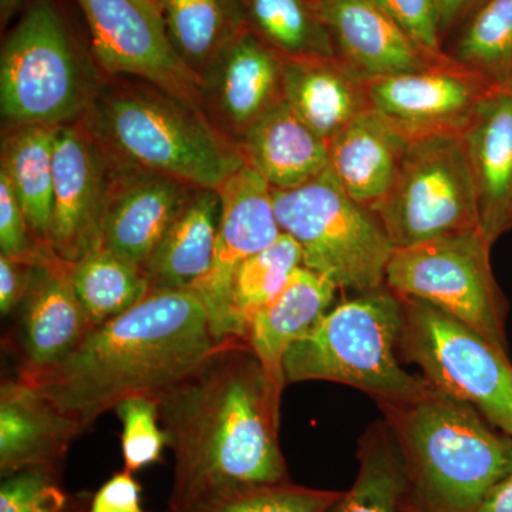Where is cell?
Returning <instances> with one entry per match:
<instances>
[{
    "instance_id": "obj_1",
    "label": "cell",
    "mask_w": 512,
    "mask_h": 512,
    "mask_svg": "<svg viewBox=\"0 0 512 512\" xmlns=\"http://www.w3.org/2000/svg\"><path fill=\"white\" fill-rule=\"evenodd\" d=\"M284 387L245 340L231 338L157 397L174 454L167 511L215 495L288 483L278 436Z\"/></svg>"
},
{
    "instance_id": "obj_2",
    "label": "cell",
    "mask_w": 512,
    "mask_h": 512,
    "mask_svg": "<svg viewBox=\"0 0 512 512\" xmlns=\"http://www.w3.org/2000/svg\"><path fill=\"white\" fill-rule=\"evenodd\" d=\"M222 342L191 289L153 291L123 315L90 330L62 362L18 377L84 431L130 397L157 399Z\"/></svg>"
},
{
    "instance_id": "obj_3",
    "label": "cell",
    "mask_w": 512,
    "mask_h": 512,
    "mask_svg": "<svg viewBox=\"0 0 512 512\" xmlns=\"http://www.w3.org/2000/svg\"><path fill=\"white\" fill-rule=\"evenodd\" d=\"M409 477L413 512H477L512 471V439L470 404L430 386L403 402H379Z\"/></svg>"
},
{
    "instance_id": "obj_4",
    "label": "cell",
    "mask_w": 512,
    "mask_h": 512,
    "mask_svg": "<svg viewBox=\"0 0 512 512\" xmlns=\"http://www.w3.org/2000/svg\"><path fill=\"white\" fill-rule=\"evenodd\" d=\"M80 120L116 163L202 190H220L245 165L202 111L143 80L100 84Z\"/></svg>"
},
{
    "instance_id": "obj_5",
    "label": "cell",
    "mask_w": 512,
    "mask_h": 512,
    "mask_svg": "<svg viewBox=\"0 0 512 512\" xmlns=\"http://www.w3.org/2000/svg\"><path fill=\"white\" fill-rule=\"evenodd\" d=\"M403 329L402 299L386 285L329 309L284 357L285 383L348 384L377 402H403L429 389L396 359Z\"/></svg>"
},
{
    "instance_id": "obj_6",
    "label": "cell",
    "mask_w": 512,
    "mask_h": 512,
    "mask_svg": "<svg viewBox=\"0 0 512 512\" xmlns=\"http://www.w3.org/2000/svg\"><path fill=\"white\" fill-rule=\"evenodd\" d=\"M99 87L55 3L33 0L0 55L6 126L59 127L83 119Z\"/></svg>"
},
{
    "instance_id": "obj_7",
    "label": "cell",
    "mask_w": 512,
    "mask_h": 512,
    "mask_svg": "<svg viewBox=\"0 0 512 512\" xmlns=\"http://www.w3.org/2000/svg\"><path fill=\"white\" fill-rule=\"evenodd\" d=\"M276 220L305 268L357 293L386 285L394 247L375 212L346 194L332 170L291 190H272Z\"/></svg>"
},
{
    "instance_id": "obj_8",
    "label": "cell",
    "mask_w": 512,
    "mask_h": 512,
    "mask_svg": "<svg viewBox=\"0 0 512 512\" xmlns=\"http://www.w3.org/2000/svg\"><path fill=\"white\" fill-rule=\"evenodd\" d=\"M402 299L400 349L434 389L470 404L512 436V365L507 352L460 320L416 298Z\"/></svg>"
},
{
    "instance_id": "obj_9",
    "label": "cell",
    "mask_w": 512,
    "mask_h": 512,
    "mask_svg": "<svg viewBox=\"0 0 512 512\" xmlns=\"http://www.w3.org/2000/svg\"><path fill=\"white\" fill-rule=\"evenodd\" d=\"M491 247L481 229H473L394 248L386 286L430 303L507 352L504 299L491 269Z\"/></svg>"
},
{
    "instance_id": "obj_10",
    "label": "cell",
    "mask_w": 512,
    "mask_h": 512,
    "mask_svg": "<svg viewBox=\"0 0 512 512\" xmlns=\"http://www.w3.org/2000/svg\"><path fill=\"white\" fill-rule=\"evenodd\" d=\"M372 211L394 248L480 229L460 134L410 140L392 188Z\"/></svg>"
},
{
    "instance_id": "obj_11",
    "label": "cell",
    "mask_w": 512,
    "mask_h": 512,
    "mask_svg": "<svg viewBox=\"0 0 512 512\" xmlns=\"http://www.w3.org/2000/svg\"><path fill=\"white\" fill-rule=\"evenodd\" d=\"M94 57L113 77H133L202 111L201 82L175 53L160 9L151 0H76Z\"/></svg>"
},
{
    "instance_id": "obj_12",
    "label": "cell",
    "mask_w": 512,
    "mask_h": 512,
    "mask_svg": "<svg viewBox=\"0 0 512 512\" xmlns=\"http://www.w3.org/2000/svg\"><path fill=\"white\" fill-rule=\"evenodd\" d=\"M114 160L82 120L57 127L50 247L74 264L101 247Z\"/></svg>"
},
{
    "instance_id": "obj_13",
    "label": "cell",
    "mask_w": 512,
    "mask_h": 512,
    "mask_svg": "<svg viewBox=\"0 0 512 512\" xmlns=\"http://www.w3.org/2000/svg\"><path fill=\"white\" fill-rule=\"evenodd\" d=\"M494 90L493 84L451 59L420 72L366 80L370 109L409 140L463 133Z\"/></svg>"
},
{
    "instance_id": "obj_14",
    "label": "cell",
    "mask_w": 512,
    "mask_h": 512,
    "mask_svg": "<svg viewBox=\"0 0 512 512\" xmlns=\"http://www.w3.org/2000/svg\"><path fill=\"white\" fill-rule=\"evenodd\" d=\"M221 218L214 259L208 274L192 286L218 340L231 339L229 295L241 265L271 247L281 237L272 188L247 164L231 175L220 190Z\"/></svg>"
},
{
    "instance_id": "obj_15",
    "label": "cell",
    "mask_w": 512,
    "mask_h": 512,
    "mask_svg": "<svg viewBox=\"0 0 512 512\" xmlns=\"http://www.w3.org/2000/svg\"><path fill=\"white\" fill-rule=\"evenodd\" d=\"M202 113L239 146L245 134L284 100V59L242 30L201 79Z\"/></svg>"
},
{
    "instance_id": "obj_16",
    "label": "cell",
    "mask_w": 512,
    "mask_h": 512,
    "mask_svg": "<svg viewBox=\"0 0 512 512\" xmlns=\"http://www.w3.org/2000/svg\"><path fill=\"white\" fill-rule=\"evenodd\" d=\"M198 188L114 161L101 247L143 266Z\"/></svg>"
},
{
    "instance_id": "obj_17",
    "label": "cell",
    "mask_w": 512,
    "mask_h": 512,
    "mask_svg": "<svg viewBox=\"0 0 512 512\" xmlns=\"http://www.w3.org/2000/svg\"><path fill=\"white\" fill-rule=\"evenodd\" d=\"M336 57L365 80L448 62L421 49L377 0H313Z\"/></svg>"
},
{
    "instance_id": "obj_18",
    "label": "cell",
    "mask_w": 512,
    "mask_h": 512,
    "mask_svg": "<svg viewBox=\"0 0 512 512\" xmlns=\"http://www.w3.org/2000/svg\"><path fill=\"white\" fill-rule=\"evenodd\" d=\"M18 373L37 372L66 359L92 330L70 279V264L57 258L36 266L18 308Z\"/></svg>"
},
{
    "instance_id": "obj_19",
    "label": "cell",
    "mask_w": 512,
    "mask_h": 512,
    "mask_svg": "<svg viewBox=\"0 0 512 512\" xmlns=\"http://www.w3.org/2000/svg\"><path fill=\"white\" fill-rule=\"evenodd\" d=\"M460 136L480 229L493 245L512 229V90H494L485 97Z\"/></svg>"
},
{
    "instance_id": "obj_20",
    "label": "cell",
    "mask_w": 512,
    "mask_h": 512,
    "mask_svg": "<svg viewBox=\"0 0 512 512\" xmlns=\"http://www.w3.org/2000/svg\"><path fill=\"white\" fill-rule=\"evenodd\" d=\"M83 433L32 384L16 377L0 387V471L3 477L30 468L59 473L70 444Z\"/></svg>"
},
{
    "instance_id": "obj_21",
    "label": "cell",
    "mask_w": 512,
    "mask_h": 512,
    "mask_svg": "<svg viewBox=\"0 0 512 512\" xmlns=\"http://www.w3.org/2000/svg\"><path fill=\"white\" fill-rule=\"evenodd\" d=\"M409 143L370 109L329 141V167L349 197L373 210L392 188Z\"/></svg>"
},
{
    "instance_id": "obj_22",
    "label": "cell",
    "mask_w": 512,
    "mask_h": 512,
    "mask_svg": "<svg viewBox=\"0 0 512 512\" xmlns=\"http://www.w3.org/2000/svg\"><path fill=\"white\" fill-rule=\"evenodd\" d=\"M284 100L326 143L370 110L366 80L338 57L284 59Z\"/></svg>"
},
{
    "instance_id": "obj_23",
    "label": "cell",
    "mask_w": 512,
    "mask_h": 512,
    "mask_svg": "<svg viewBox=\"0 0 512 512\" xmlns=\"http://www.w3.org/2000/svg\"><path fill=\"white\" fill-rule=\"evenodd\" d=\"M245 164L272 190H291L329 168L328 143L282 101L245 134L238 146Z\"/></svg>"
},
{
    "instance_id": "obj_24",
    "label": "cell",
    "mask_w": 512,
    "mask_h": 512,
    "mask_svg": "<svg viewBox=\"0 0 512 512\" xmlns=\"http://www.w3.org/2000/svg\"><path fill=\"white\" fill-rule=\"evenodd\" d=\"M336 291L338 288L325 276L301 266L284 291L251 320L245 343L275 382L286 386V352L329 311Z\"/></svg>"
},
{
    "instance_id": "obj_25",
    "label": "cell",
    "mask_w": 512,
    "mask_h": 512,
    "mask_svg": "<svg viewBox=\"0 0 512 512\" xmlns=\"http://www.w3.org/2000/svg\"><path fill=\"white\" fill-rule=\"evenodd\" d=\"M220 218V192L198 188L144 265L150 292L190 289L208 274Z\"/></svg>"
},
{
    "instance_id": "obj_26",
    "label": "cell",
    "mask_w": 512,
    "mask_h": 512,
    "mask_svg": "<svg viewBox=\"0 0 512 512\" xmlns=\"http://www.w3.org/2000/svg\"><path fill=\"white\" fill-rule=\"evenodd\" d=\"M57 127H8L2 137L0 174L15 192L32 231L50 245L55 190Z\"/></svg>"
},
{
    "instance_id": "obj_27",
    "label": "cell",
    "mask_w": 512,
    "mask_h": 512,
    "mask_svg": "<svg viewBox=\"0 0 512 512\" xmlns=\"http://www.w3.org/2000/svg\"><path fill=\"white\" fill-rule=\"evenodd\" d=\"M161 15L175 53L200 82L244 30L238 0H164Z\"/></svg>"
},
{
    "instance_id": "obj_28",
    "label": "cell",
    "mask_w": 512,
    "mask_h": 512,
    "mask_svg": "<svg viewBox=\"0 0 512 512\" xmlns=\"http://www.w3.org/2000/svg\"><path fill=\"white\" fill-rule=\"evenodd\" d=\"M244 30L282 59L336 57L313 0H238Z\"/></svg>"
},
{
    "instance_id": "obj_29",
    "label": "cell",
    "mask_w": 512,
    "mask_h": 512,
    "mask_svg": "<svg viewBox=\"0 0 512 512\" xmlns=\"http://www.w3.org/2000/svg\"><path fill=\"white\" fill-rule=\"evenodd\" d=\"M70 279L93 329L123 315L150 293L143 266L104 247L70 264Z\"/></svg>"
},
{
    "instance_id": "obj_30",
    "label": "cell",
    "mask_w": 512,
    "mask_h": 512,
    "mask_svg": "<svg viewBox=\"0 0 512 512\" xmlns=\"http://www.w3.org/2000/svg\"><path fill=\"white\" fill-rule=\"evenodd\" d=\"M444 50L458 66L497 89L512 90V0H481Z\"/></svg>"
},
{
    "instance_id": "obj_31",
    "label": "cell",
    "mask_w": 512,
    "mask_h": 512,
    "mask_svg": "<svg viewBox=\"0 0 512 512\" xmlns=\"http://www.w3.org/2000/svg\"><path fill=\"white\" fill-rule=\"evenodd\" d=\"M359 461L355 484L329 512H400L409 477L402 451L387 424L366 434Z\"/></svg>"
},
{
    "instance_id": "obj_32",
    "label": "cell",
    "mask_w": 512,
    "mask_h": 512,
    "mask_svg": "<svg viewBox=\"0 0 512 512\" xmlns=\"http://www.w3.org/2000/svg\"><path fill=\"white\" fill-rule=\"evenodd\" d=\"M303 266L302 252L295 239L282 232L271 247L245 261L232 281L229 295L231 338L245 339L256 313L284 291L296 269Z\"/></svg>"
},
{
    "instance_id": "obj_33",
    "label": "cell",
    "mask_w": 512,
    "mask_h": 512,
    "mask_svg": "<svg viewBox=\"0 0 512 512\" xmlns=\"http://www.w3.org/2000/svg\"><path fill=\"white\" fill-rule=\"evenodd\" d=\"M343 494L313 490L288 481L215 495L181 510L167 512H329Z\"/></svg>"
},
{
    "instance_id": "obj_34",
    "label": "cell",
    "mask_w": 512,
    "mask_h": 512,
    "mask_svg": "<svg viewBox=\"0 0 512 512\" xmlns=\"http://www.w3.org/2000/svg\"><path fill=\"white\" fill-rule=\"evenodd\" d=\"M114 410L123 423L124 470L134 474L160 461L168 437L161 427L156 397H130Z\"/></svg>"
},
{
    "instance_id": "obj_35",
    "label": "cell",
    "mask_w": 512,
    "mask_h": 512,
    "mask_svg": "<svg viewBox=\"0 0 512 512\" xmlns=\"http://www.w3.org/2000/svg\"><path fill=\"white\" fill-rule=\"evenodd\" d=\"M0 255L40 266L59 258L52 247L40 241L30 228L15 192L0 174Z\"/></svg>"
},
{
    "instance_id": "obj_36",
    "label": "cell",
    "mask_w": 512,
    "mask_h": 512,
    "mask_svg": "<svg viewBox=\"0 0 512 512\" xmlns=\"http://www.w3.org/2000/svg\"><path fill=\"white\" fill-rule=\"evenodd\" d=\"M59 473L30 468L10 474L0 487V512H66Z\"/></svg>"
},
{
    "instance_id": "obj_37",
    "label": "cell",
    "mask_w": 512,
    "mask_h": 512,
    "mask_svg": "<svg viewBox=\"0 0 512 512\" xmlns=\"http://www.w3.org/2000/svg\"><path fill=\"white\" fill-rule=\"evenodd\" d=\"M377 2L421 49L434 56L446 55L437 0H377Z\"/></svg>"
},
{
    "instance_id": "obj_38",
    "label": "cell",
    "mask_w": 512,
    "mask_h": 512,
    "mask_svg": "<svg viewBox=\"0 0 512 512\" xmlns=\"http://www.w3.org/2000/svg\"><path fill=\"white\" fill-rule=\"evenodd\" d=\"M86 512H148L141 505V485L133 473L120 471L94 494Z\"/></svg>"
},
{
    "instance_id": "obj_39",
    "label": "cell",
    "mask_w": 512,
    "mask_h": 512,
    "mask_svg": "<svg viewBox=\"0 0 512 512\" xmlns=\"http://www.w3.org/2000/svg\"><path fill=\"white\" fill-rule=\"evenodd\" d=\"M35 265L0 255V312L2 316L18 311L35 275Z\"/></svg>"
},
{
    "instance_id": "obj_40",
    "label": "cell",
    "mask_w": 512,
    "mask_h": 512,
    "mask_svg": "<svg viewBox=\"0 0 512 512\" xmlns=\"http://www.w3.org/2000/svg\"><path fill=\"white\" fill-rule=\"evenodd\" d=\"M440 9L441 36L446 40L481 0H437Z\"/></svg>"
},
{
    "instance_id": "obj_41",
    "label": "cell",
    "mask_w": 512,
    "mask_h": 512,
    "mask_svg": "<svg viewBox=\"0 0 512 512\" xmlns=\"http://www.w3.org/2000/svg\"><path fill=\"white\" fill-rule=\"evenodd\" d=\"M477 512H512V471L488 494Z\"/></svg>"
},
{
    "instance_id": "obj_42",
    "label": "cell",
    "mask_w": 512,
    "mask_h": 512,
    "mask_svg": "<svg viewBox=\"0 0 512 512\" xmlns=\"http://www.w3.org/2000/svg\"><path fill=\"white\" fill-rule=\"evenodd\" d=\"M22 0H0V12H2V20H8L10 16L15 13L16 8H19Z\"/></svg>"
},
{
    "instance_id": "obj_43",
    "label": "cell",
    "mask_w": 512,
    "mask_h": 512,
    "mask_svg": "<svg viewBox=\"0 0 512 512\" xmlns=\"http://www.w3.org/2000/svg\"><path fill=\"white\" fill-rule=\"evenodd\" d=\"M151 2H153L154 5H156L157 8L160 9V12H161V6H163L164 0H151Z\"/></svg>"
},
{
    "instance_id": "obj_44",
    "label": "cell",
    "mask_w": 512,
    "mask_h": 512,
    "mask_svg": "<svg viewBox=\"0 0 512 512\" xmlns=\"http://www.w3.org/2000/svg\"><path fill=\"white\" fill-rule=\"evenodd\" d=\"M400 512H413V511H410L409 508L404 507V503H403V507H402V510H400Z\"/></svg>"
},
{
    "instance_id": "obj_45",
    "label": "cell",
    "mask_w": 512,
    "mask_h": 512,
    "mask_svg": "<svg viewBox=\"0 0 512 512\" xmlns=\"http://www.w3.org/2000/svg\"><path fill=\"white\" fill-rule=\"evenodd\" d=\"M70 512H74V511H70Z\"/></svg>"
}]
</instances>
